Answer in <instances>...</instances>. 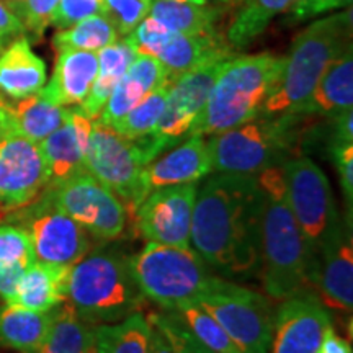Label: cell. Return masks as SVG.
Masks as SVG:
<instances>
[{
  "instance_id": "cell-19",
  "label": "cell",
  "mask_w": 353,
  "mask_h": 353,
  "mask_svg": "<svg viewBox=\"0 0 353 353\" xmlns=\"http://www.w3.org/2000/svg\"><path fill=\"white\" fill-rule=\"evenodd\" d=\"M213 174L211 157L205 136H188L165 154L154 159L144 167L141 175V198L154 190L170 185L200 182Z\"/></svg>"
},
{
  "instance_id": "cell-3",
  "label": "cell",
  "mask_w": 353,
  "mask_h": 353,
  "mask_svg": "<svg viewBox=\"0 0 353 353\" xmlns=\"http://www.w3.org/2000/svg\"><path fill=\"white\" fill-rule=\"evenodd\" d=\"M352 12L334 13L309 25L294 38L275 90L263 103L260 117L301 114L325 69L350 46Z\"/></svg>"
},
{
  "instance_id": "cell-9",
  "label": "cell",
  "mask_w": 353,
  "mask_h": 353,
  "mask_svg": "<svg viewBox=\"0 0 353 353\" xmlns=\"http://www.w3.org/2000/svg\"><path fill=\"white\" fill-rule=\"evenodd\" d=\"M285 196L312 254L319 255L342 226L327 175L309 157H291L283 164Z\"/></svg>"
},
{
  "instance_id": "cell-39",
  "label": "cell",
  "mask_w": 353,
  "mask_h": 353,
  "mask_svg": "<svg viewBox=\"0 0 353 353\" xmlns=\"http://www.w3.org/2000/svg\"><path fill=\"white\" fill-rule=\"evenodd\" d=\"M8 3L23 21L26 32L41 37L44 30L51 25L52 13L57 8L59 0H23V2L8 0Z\"/></svg>"
},
{
  "instance_id": "cell-6",
  "label": "cell",
  "mask_w": 353,
  "mask_h": 353,
  "mask_svg": "<svg viewBox=\"0 0 353 353\" xmlns=\"http://www.w3.org/2000/svg\"><path fill=\"white\" fill-rule=\"evenodd\" d=\"M303 114L257 117L206 141L213 172L259 175L298 156Z\"/></svg>"
},
{
  "instance_id": "cell-45",
  "label": "cell",
  "mask_w": 353,
  "mask_h": 353,
  "mask_svg": "<svg viewBox=\"0 0 353 353\" xmlns=\"http://www.w3.org/2000/svg\"><path fill=\"white\" fill-rule=\"evenodd\" d=\"M10 134H17L15 126H13V118L8 101L2 99L0 100V143Z\"/></svg>"
},
{
  "instance_id": "cell-8",
  "label": "cell",
  "mask_w": 353,
  "mask_h": 353,
  "mask_svg": "<svg viewBox=\"0 0 353 353\" xmlns=\"http://www.w3.org/2000/svg\"><path fill=\"white\" fill-rule=\"evenodd\" d=\"M196 304L226 330L242 353H270L275 307L268 296L216 276Z\"/></svg>"
},
{
  "instance_id": "cell-2",
  "label": "cell",
  "mask_w": 353,
  "mask_h": 353,
  "mask_svg": "<svg viewBox=\"0 0 353 353\" xmlns=\"http://www.w3.org/2000/svg\"><path fill=\"white\" fill-rule=\"evenodd\" d=\"M283 164L255 175L265 193L259 278L275 301L314 290L317 273V257L286 203Z\"/></svg>"
},
{
  "instance_id": "cell-10",
  "label": "cell",
  "mask_w": 353,
  "mask_h": 353,
  "mask_svg": "<svg viewBox=\"0 0 353 353\" xmlns=\"http://www.w3.org/2000/svg\"><path fill=\"white\" fill-rule=\"evenodd\" d=\"M83 162L88 174L112 190L125 205L128 218H132L143 203L141 175L151 162L143 143L123 138L113 128L94 120Z\"/></svg>"
},
{
  "instance_id": "cell-38",
  "label": "cell",
  "mask_w": 353,
  "mask_h": 353,
  "mask_svg": "<svg viewBox=\"0 0 353 353\" xmlns=\"http://www.w3.org/2000/svg\"><path fill=\"white\" fill-rule=\"evenodd\" d=\"M152 0H103L101 15L118 34L128 37L149 15Z\"/></svg>"
},
{
  "instance_id": "cell-13",
  "label": "cell",
  "mask_w": 353,
  "mask_h": 353,
  "mask_svg": "<svg viewBox=\"0 0 353 353\" xmlns=\"http://www.w3.org/2000/svg\"><path fill=\"white\" fill-rule=\"evenodd\" d=\"M44 193L97 241H114L125 232L128 213L123 201L88 172L48 185Z\"/></svg>"
},
{
  "instance_id": "cell-46",
  "label": "cell",
  "mask_w": 353,
  "mask_h": 353,
  "mask_svg": "<svg viewBox=\"0 0 353 353\" xmlns=\"http://www.w3.org/2000/svg\"><path fill=\"white\" fill-rule=\"evenodd\" d=\"M148 353H174L169 341L161 330L151 325V335H149Z\"/></svg>"
},
{
  "instance_id": "cell-1",
  "label": "cell",
  "mask_w": 353,
  "mask_h": 353,
  "mask_svg": "<svg viewBox=\"0 0 353 353\" xmlns=\"http://www.w3.org/2000/svg\"><path fill=\"white\" fill-rule=\"evenodd\" d=\"M265 193L257 176L211 175L193 208L190 244L211 270L231 281L259 278Z\"/></svg>"
},
{
  "instance_id": "cell-23",
  "label": "cell",
  "mask_w": 353,
  "mask_h": 353,
  "mask_svg": "<svg viewBox=\"0 0 353 353\" xmlns=\"http://www.w3.org/2000/svg\"><path fill=\"white\" fill-rule=\"evenodd\" d=\"M46 83V64L37 56L25 34L13 38L0 51V95L21 100L38 94Z\"/></svg>"
},
{
  "instance_id": "cell-37",
  "label": "cell",
  "mask_w": 353,
  "mask_h": 353,
  "mask_svg": "<svg viewBox=\"0 0 353 353\" xmlns=\"http://www.w3.org/2000/svg\"><path fill=\"white\" fill-rule=\"evenodd\" d=\"M37 262L30 234L17 224H0V267L26 270Z\"/></svg>"
},
{
  "instance_id": "cell-29",
  "label": "cell",
  "mask_w": 353,
  "mask_h": 353,
  "mask_svg": "<svg viewBox=\"0 0 353 353\" xmlns=\"http://www.w3.org/2000/svg\"><path fill=\"white\" fill-rule=\"evenodd\" d=\"M298 2L299 0H242L228 30V43L232 50L250 46L278 15L288 12Z\"/></svg>"
},
{
  "instance_id": "cell-27",
  "label": "cell",
  "mask_w": 353,
  "mask_h": 353,
  "mask_svg": "<svg viewBox=\"0 0 353 353\" xmlns=\"http://www.w3.org/2000/svg\"><path fill=\"white\" fill-rule=\"evenodd\" d=\"M138 56L128 39H117V41L101 48L99 52V72L88 92L87 99L77 105L83 114L92 120H97L103 110L110 95L117 87V83L125 76L134 57Z\"/></svg>"
},
{
  "instance_id": "cell-24",
  "label": "cell",
  "mask_w": 353,
  "mask_h": 353,
  "mask_svg": "<svg viewBox=\"0 0 353 353\" xmlns=\"http://www.w3.org/2000/svg\"><path fill=\"white\" fill-rule=\"evenodd\" d=\"M69 267L34 262L26 268L17 286L12 306L48 312L68 299Z\"/></svg>"
},
{
  "instance_id": "cell-40",
  "label": "cell",
  "mask_w": 353,
  "mask_h": 353,
  "mask_svg": "<svg viewBox=\"0 0 353 353\" xmlns=\"http://www.w3.org/2000/svg\"><path fill=\"white\" fill-rule=\"evenodd\" d=\"M330 157H332L335 169H337L343 201L347 208V223H352L353 211V143H342L329 145Z\"/></svg>"
},
{
  "instance_id": "cell-48",
  "label": "cell",
  "mask_w": 353,
  "mask_h": 353,
  "mask_svg": "<svg viewBox=\"0 0 353 353\" xmlns=\"http://www.w3.org/2000/svg\"><path fill=\"white\" fill-rule=\"evenodd\" d=\"M8 43H10V41H8ZM8 43H6V41H0V51H2L3 50V48H6L7 46V44ZM3 99V97L2 95H0V100H2Z\"/></svg>"
},
{
  "instance_id": "cell-15",
  "label": "cell",
  "mask_w": 353,
  "mask_h": 353,
  "mask_svg": "<svg viewBox=\"0 0 353 353\" xmlns=\"http://www.w3.org/2000/svg\"><path fill=\"white\" fill-rule=\"evenodd\" d=\"M198 187V182L170 185L149 193L131 218L136 232L148 242L192 247L190 231Z\"/></svg>"
},
{
  "instance_id": "cell-41",
  "label": "cell",
  "mask_w": 353,
  "mask_h": 353,
  "mask_svg": "<svg viewBox=\"0 0 353 353\" xmlns=\"http://www.w3.org/2000/svg\"><path fill=\"white\" fill-rule=\"evenodd\" d=\"M103 0H59L57 8L52 13L51 25L65 30L88 17L101 15Z\"/></svg>"
},
{
  "instance_id": "cell-11",
  "label": "cell",
  "mask_w": 353,
  "mask_h": 353,
  "mask_svg": "<svg viewBox=\"0 0 353 353\" xmlns=\"http://www.w3.org/2000/svg\"><path fill=\"white\" fill-rule=\"evenodd\" d=\"M6 218L30 234L38 262L70 268L92 249L85 229L57 208L44 192L28 206L8 213Z\"/></svg>"
},
{
  "instance_id": "cell-5",
  "label": "cell",
  "mask_w": 353,
  "mask_h": 353,
  "mask_svg": "<svg viewBox=\"0 0 353 353\" xmlns=\"http://www.w3.org/2000/svg\"><path fill=\"white\" fill-rule=\"evenodd\" d=\"M128 257L114 247L100 245L70 267L68 301L83 322H120L148 301L132 276Z\"/></svg>"
},
{
  "instance_id": "cell-17",
  "label": "cell",
  "mask_w": 353,
  "mask_h": 353,
  "mask_svg": "<svg viewBox=\"0 0 353 353\" xmlns=\"http://www.w3.org/2000/svg\"><path fill=\"white\" fill-rule=\"evenodd\" d=\"M329 325V311L314 291L293 294L275 309L270 353H317Z\"/></svg>"
},
{
  "instance_id": "cell-49",
  "label": "cell",
  "mask_w": 353,
  "mask_h": 353,
  "mask_svg": "<svg viewBox=\"0 0 353 353\" xmlns=\"http://www.w3.org/2000/svg\"><path fill=\"white\" fill-rule=\"evenodd\" d=\"M218 2H221V3H228V2H231V0H218Z\"/></svg>"
},
{
  "instance_id": "cell-33",
  "label": "cell",
  "mask_w": 353,
  "mask_h": 353,
  "mask_svg": "<svg viewBox=\"0 0 353 353\" xmlns=\"http://www.w3.org/2000/svg\"><path fill=\"white\" fill-rule=\"evenodd\" d=\"M170 83V81L161 83L156 90H152L134 108L130 110L120 121H117L110 128L120 132L123 138L132 141H139L151 136L159 120H161L162 113H164Z\"/></svg>"
},
{
  "instance_id": "cell-36",
  "label": "cell",
  "mask_w": 353,
  "mask_h": 353,
  "mask_svg": "<svg viewBox=\"0 0 353 353\" xmlns=\"http://www.w3.org/2000/svg\"><path fill=\"white\" fill-rule=\"evenodd\" d=\"M148 321L152 327L165 335L174 353H214L201 341H198L196 335L188 329V325L176 312H151Z\"/></svg>"
},
{
  "instance_id": "cell-42",
  "label": "cell",
  "mask_w": 353,
  "mask_h": 353,
  "mask_svg": "<svg viewBox=\"0 0 353 353\" xmlns=\"http://www.w3.org/2000/svg\"><path fill=\"white\" fill-rule=\"evenodd\" d=\"M352 6V0H299L286 13V23H299L314 19L325 12H334L339 8Z\"/></svg>"
},
{
  "instance_id": "cell-16",
  "label": "cell",
  "mask_w": 353,
  "mask_h": 353,
  "mask_svg": "<svg viewBox=\"0 0 353 353\" xmlns=\"http://www.w3.org/2000/svg\"><path fill=\"white\" fill-rule=\"evenodd\" d=\"M50 172L39 144L20 134L0 143V218L25 208L44 192Z\"/></svg>"
},
{
  "instance_id": "cell-32",
  "label": "cell",
  "mask_w": 353,
  "mask_h": 353,
  "mask_svg": "<svg viewBox=\"0 0 353 353\" xmlns=\"http://www.w3.org/2000/svg\"><path fill=\"white\" fill-rule=\"evenodd\" d=\"M94 353H148L151 324L141 311L120 322L94 325Z\"/></svg>"
},
{
  "instance_id": "cell-26",
  "label": "cell",
  "mask_w": 353,
  "mask_h": 353,
  "mask_svg": "<svg viewBox=\"0 0 353 353\" xmlns=\"http://www.w3.org/2000/svg\"><path fill=\"white\" fill-rule=\"evenodd\" d=\"M52 319L54 309L38 312L12 304L0 307V347L20 353H38Z\"/></svg>"
},
{
  "instance_id": "cell-12",
  "label": "cell",
  "mask_w": 353,
  "mask_h": 353,
  "mask_svg": "<svg viewBox=\"0 0 353 353\" xmlns=\"http://www.w3.org/2000/svg\"><path fill=\"white\" fill-rule=\"evenodd\" d=\"M231 57L208 61L182 74L170 83L164 113L156 130L148 138L139 139L151 161L188 138L190 128L205 107L216 77Z\"/></svg>"
},
{
  "instance_id": "cell-20",
  "label": "cell",
  "mask_w": 353,
  "mask_h": 353,
  "mask_svg": "<svg viewBox=\"0 0 353 353\" xmlns=\"http://www.w3.org/2000/svg\"><path fill=\"white\" fill-rule=\"evenodd\" d=\"M92 125L94 120L83 114L81 108H69V117L64 125L39 143V149L50 172L48 185L65 182L87 172L83 157L90 139Z\"/></svg>"
},
{
  "instance_id": "cell-50",
  "label": "cell",
  "mask_w": 353,
  "mask_h": 353,
  "mask_svg": "<svg viewBox=\"0 0 353 353\" xmlns=\"http://www.w3.org/2000/svg\"><path fill=\"white\" fill-rule=\"evenodd\" d=\"M15 2H23V0H15Z\"/></svg>"
},
{
  "instance_id": "cell-43",
  "label": "cell",
  "mask_w": 353,
  "mask_h": 353,
  "mask_svg": "<svg viewBox=\"0 0 353 353\" xmlns=\"http://www.w3.org/2000/svg\"><path fill=\"white\" fill-rule=\"evenodd\" d=\"M25 32L23 21L13 12L8 0H0V41L8 43L20 34H25Z\"/></svg>"
},
{
  "instance_id": "cell-22",
  "label": "cell",
  "mask_w": 353,
  "mask_h": 353,
  "mask_svg": "<svg viewBox=\"0 0 353 353\" xmlns=\"http://www.w3.org/2000/svg\"><path fill=\"white\" fill-rule=\"evenodd\" d=\"M167 81L169 77L159 59L152 56L138 54L121 81L117 83L97 120L107 126H113L141 100H144L152 90H156L161 83Z\"/></svg>"
},
{
  "instance_id": "cell-18",
  "label": "cell",
  "mask_w": 353,
  "mask_h": 353,
  "mask_svg": "<svg viewBox=\"0 0 353 353\" xmlns=\"http://www.w3.org/2000/svg\"><path fill=\"white\" fill-rule=\"evenodd\" d=\"M325 307L341 312L353 309V239L352 223L343 221L339 231L317 255L316 288Z\"/></svg>"
},
{
  "instance_id": "cell-34",
  "label": "cell",
  "mask_w": 353,
  "mask_h": 353,
  "mask_svg": "<svg viewBox=\"0 0 353 353\" xmlns=\"http://www.w3.org/2000/svg\"><path fill=\"white\" fill-rule=\"evenodd\" d=\"M118 39L114 26L103 15H94L79 21L70 28L56 33L52 37V46L56 50L70 48V50L100 51Z\"/></svg>"
},
{
  "instance_id": "cell-30",
  "label": "cell",
  "mask_w": 353,
  "mask_h": 353,
  "mask_svg": "<svg viewBox=\"0 0 353 353\" xmlns=\"http://www.w3.org/2000/svg\"><path fill=\"white\" fill-rule=\"evenodd\" d=\"M149 17L167 30L182 34H216L219 8L175 0H152Z\"/></svg>"
},
{
  "instance_id": "cell-14",
  "label": "cell",
  "mask_w": 353,
  "mask_h": 353,
  "mask_svg": "<svg viewBox=\"0 0 353 353\" xmlns=\"http://www.w3.org/2000/svg\"><path fill=\"white\" fill-rule=\"evenodd\" d=\"M126 39L136 54L152 56L159 59L170 82L208 61L236 56L228 39H223L218 33H175L149 15L128 34Z\"/></svg>"
},
{
  "instance_id": "cell-35",
  "label": "cell",
  "mask_w": 353,
  "mask_h": 353,
  "mask_svg": "<svg viewBox=\"0 0 353 353\" xmlns=\"http://www.w3.org/2000/svg\"><path fill=\"white\" fill-rule=\"evenodd\" d=\"M196 335L198 341L205 343L214 353H242L232 339L221 325L203 309L200 304H187L175 311Z\"/></svg>"
},
{
  "instance_id": "cell-21",
  "label": "cell",
  "mask_w": 353,
  "mask_h": 353,
  "mask_svg": "<svg viewBox=\"0 0 353 353\" xmlns=\"http://www.w3.org/2000/svg\"><path fill=\"white\" fill-rule=\"evenodd\" d=\"M57 51L54 72L41 94L61 107L81 105L87 99L99 72V52L61 48Z\"/></svg>"
},
{
  "instance_id": "cell-47",
  "label": "cell",
  "mask_w": 353,
  "mask_h": 353,
  "mask_svg": "<svg viewBox=\"0 0 353 353\" xmlns=\"http://www.w3.org/2000/svg\"><path fill=\"white\" fill-rule=\"evenodd\" d=\"M175 2H187V3H196V6H206L210 0H175Z\"/></svg>"
},
{
  "instance_id": "cell-44",
  "label": "cell",
  "mask_w": 353,
  "mask_h": 353,
  "mask_svg": "<svg viewBox=\"0 0 353 353\" xmlns=\"http://www.w3.org/2000/svg\"><path fill=\"white\" fill-rule=\"evenodd\" d=\"M317 353H353L350 342L335 332L332 325L325 329Z\"/></svg>"
},
{
  "instance_id": "cell-25",
  "label": "cell",
  "mask_w": 353,
  "mask_h": 353,
  "mask_svg": "<svg viewBox=\"0 0 353 353\" xmlns=\"http://www.w3.org/2000/svg\"><path fill=\"white\" fill-rule=\"evenodd\" d=\"M353 105V54L352 44L325 69L304 105L301 114L332 118L352 110Z\"/></svg>"
},
{
  "instance_id": "cell-4",
  "label": "cell",
  "mask_w": 353,
  "mask_h": 353,
  "mask_svg": "<svg viewBox=\"0 0 353 353\" xmlns=\"http://www.w3.org/2000/svg\"><path fill=\"white\" fill-rule=\"evenodd\" d=\"M283 61L285 56L268 52L231 57L216 77L188 136H213L260 117L275 90Z\"/></svg>"
},
{
  "instance_id": "cell-7",
  "label": "cell",
  "mask_w": 353,
  "mask_h": 353,
  "mask_svg": "<svg viewBox=\"0 0 353 353\" xmlns=\"http://www.w3.org/2000/svg\"><path fill=\"white\" fill-rule=\"evenodd\" d=\"M128 260L144 298L162 311L175 312L196 304L216 278L193 247L148 242Z\"/></svg>"
},
{
  "instance_id": "cell-28",
  "label": "cell",
  "mask_w": 353,
  "mask_h": 353,
  "mask_svg": "<svg viewBox=\"0 0 353 353\" xmlns=\"http://www.w3.org/2000/svg\"><path fill=\"white\" fill-rule=\"evenodd\" d=\"M17 134L39 144L51 132L63 126L69 117V108L52 103L41 92L26 99L8 101Z\"/></svg>"
},
{
  "instance_id": "cell-31",
  "label": "cell",
  "mask_w": 353,
  "mask_h": 353,
  "mask_svg": "<svg viewBox=\"0 0 353 353\" xmlns=\"http://www.w3.org/2000/svg\"><path fill=\"white\" fill-rule=\"evenodd\" d=\"M94 325L83 322L70 304L54 307V319L38 353H94Z\"/></svg>"
}]
</instances>
